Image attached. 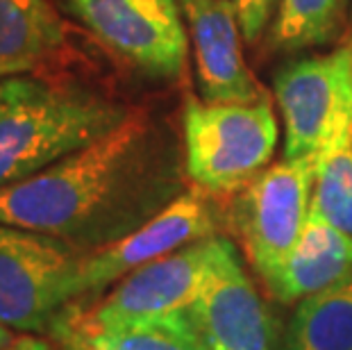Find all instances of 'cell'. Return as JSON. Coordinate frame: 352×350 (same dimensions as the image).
<instances>
[{
    "label": "cell",
    "mask_w": 352,
    "mask_h": 350,
    "mask_svg": "<svg viewBox=\"0 0 352 350\" xmlns=\"http://www.w3.org/2000/svg\"><path fill=\"white\" fill-rule=\"evenodd\" d=\"M189 187L175 135L151 111L132 109L100 139L0 187V223L91 252L134 232Z\"/></svg>",
    "instance_id": "cell-1"
},
{
    "label": "cell",
    "mask_w": 352,
    "mask_h": 350,
    "mask_svg": "<svg viewBox=\"0 0 352 350\" xmlns=\"http://www.w3.org/2000/svg\"><path fill=\"white\" fill-rule=\"evenodd\" d=\"M127 109L98 89L52 73L0 80V187L52 166L125 121Z\"/></svg>",
    "instance_id": "cell-2"
},
{
    "label": "cell",
    "mask_w": 352,
    "mask_h": 350,
    "mask_svg": "<svg viewBox=\"0 0 352 350\" xmlns=\"http://www.w3.org/2000/svg\"><path fill=\"white\" fill-rule=\"evenodd\" d=\"M271 96L254 102H207L184 96L182 153L193 187L212 198H232L271 166L277 148Z\"/></svg>",
    "instance_id": "cell-3"
},
{
    "label": "cell",
    "mask_w": 352,
    "mask_h": 350,
    "mask_svg": "<svg viewBox=\"0 0 352 350\" xmlns=\"http://www.w3.org/2000/svg\"><path fill=\"white\" fill-rule=\"evenodd\" d=\"M82 255L57 237L0 223V323L21 334L50 332L76 300Z\"/></svg>",
    "instance_id": "cell-4"
},
{
    "label": "cell",
    "mask_w": 352,
    "mask_h": 350,
    "mask_svg": "<svg viewBox=\"0 0 352 350\" xmlns=\"http://www.w3.org/2000/svg\"><path fill=\"white\" fill-rule=\"evenodd\" d=\"M316 160H282L230 198L226 226L248 264L268 280L284 264L309 219Z\"/></svg>",
    "instance_id": "cell-5"
},
{
    "label": "cell",
    "mask_w": 352,
    "mask_h": 350,
    "mask_svg": "<svg viewBox=\"0 0 352 350\" xmlns=\"http://www.w3.org/2000/svg\"><path fill=\"white\" fill-rule=\"evenodd\" d=\"M275 100L284 125V160H316L352 132V34L332 53L296 59L277 71Z\"/></svg>",
    "instance_id": "cell-6"
},
{
    "label": "cell",
    "mask_w": 352,
    "mask_h": 350,
    "mask_svg": "<svg viewBox=\"0 0 352 350\" xmlns=\"http://www.w3.org/2000/svg\"><path fill=\"white\" fill-rule=\"evenodd\" d=\"M109 53L155 80L186 66V30L177 0H62Z\"/></svg>",
    "instance_id": "cell-7"
},
{
    "label": "cell",
    "mask_w": 352,
    "mask_h": 350,
    "mask_svg": "<svg viewBox=\"0 0 352 350\" xmlns=\"http://www.w3.org/2000/svg\"><path fill=\"white\" fill-rule=\"evenodd\" d=\"M214 200L216 198L191 184L182 196H177L134 232L98 250L85 252L76 278V300L87 296H94L96 300L139 266L193 241L216 237L226 223V216Z\"/></svg>",
    "instance_id": "cell-8"
},
{
    "label": "cell",
    "mask_w": 352,
    "mask_h": 350,
    "mask_svg": "<svg viewBox=\"0 0 352 350\" xmlns=\"http://www.w3.org/2000/svg\"><path fill=\"white\" fill-rule=\"evenodd\" d=\"M186 318L202 350H275V318L228 237H216L212 266Z\"/></svg>",
    "instance_id": "cell-9"
},
{
    "label": "cell",
    "mask_w": 352,
    "mask_h": 350,
    "mask_svg": "<svg viewBox=\"0 0 352 350\" xmlns=\"http://www.w3.org/2000/svg\"><path fill=\"white\" fill-rule=\"evenodd\" d=\"M216 237L193 241L153 259L127 273L87 307L80 303H71V307L94 323H121L186 311L200 294L212 266Z\"/></svg>",
    "instance_id": "cell-10"
},
{
    "label": "cell",
    "mask_w": 352,
    "mask_h": 350,
    "mask_svg": "<svg viewBox=\"0 0 352 350\" xmlns=\"http://www.w3.org/2000/svg\"><path fill=\"white\" fill-rule=\"evenodd\" d=\"M196 59L200 98L207 102H254L266 91L243 59L241 23L230 0H177Z\"/></svg>",
    "instance_id": "cell-11"
},
{
    "label": "cell",
    "mask_w": 352,
    "mask_h": 350,
    "mask_svg": "<svg viewBox=\"0 0 352 350\" xmlns=\"http://www.w3.org/2000/svg\"><path fill=\"white\" fill-rule=\"evenodd\" d=\"M352 271V237L309 210L296 248L271 278L264 280L275 300L296 305L332 287Z\"/></svg>",
    "instance_id": "cell-12"
},
{
    "label": "cell",
    "mask_w": 352,
    "mask_h": 350,
    "mask_svg": "<svg viewBox=\"0 0 352 350\" xmlns=\"http://www.w3.org/2000/svg\"><path fill=\"white\" fill-rule=\"evenodd\" d=\"M50 334L66 350H202L186 311L121 323H94L66 305Z\"/></svg>",
    "instance_id": "cell-13"
},
{
    "label": "cell",
    "mask_w": 352,
    "mask_h": 350,
    "mask_svg": "<svg viewBox=\"0 0 352 350\" xmlns=\"http://www.w3.org/2000/svg\"><path fill=\"white\" fill-rule=\"evenodd\" d=\"M66 41V23L50 0H0V80L57 62Z\"/></svg>",
    "instance_id": "cell-14"
},
{
    "label": "cell",
    "mask_w": 352,
    "mask_h": 350,
    "mask_svg": "<svg viewBox=\"0 0 352 350\" xmlns=\"http://www.w3.org/2000/svg\"><path fill=\"white\" fill-rule=\"evenodd\" d=\"M280 350H352V271L296 303Z\"/></svg>",
    "instance_id": "cell-15"
},
{
    "label": "cell",
    "mask_w": 352,
    "mask_h": 350,
    "mask_svg": "<svg viewBox=\"0 0 352 350\" xmlns=\"http://www.w3.org/2000/svg\"><path fill=\"white\" fill-rule=\"evenodd\" d=\"M309 210L352 237V132L334 139L318 157Z\"/></svg>",
    "instance_id": "cell-16"
},
{
    "label": "cell",
    "mask_w": 352,
    "mask_h": 350,
    "mask_svg": "<svg viewBox=\"0 0 352 350\" xmlns=\"http://www.w3.org/2000/svg\"><path fill=\"white\" fill-rule=\"evenodd\" d=\"M343 21L341 0H280L273 46L307 50L334 41Z\"/></svg>",
    "instance_id": "cell-17"
},
{
    "label": "cell",
    "mask_w": 352,
    "mask_h": 350,
    "mask_svg": "<svg viewBox=\"0 0 352 350\" xmlns=\"http://www.w3.org/2000/svg\"><path fill=\"white\" fill-rule=\"evenodd\" d=\"M236 10L241 32L248 41H257L271 21L275 0H230Z\"/></svg>",
    "instance_id": "cell-18"
},
{
    "label": "cell",
    "mask_w": 352,
    "mask_h": 350,
    "mask_svg": "<svg viewBox=\"0 0 352 350\" xmlns=\"http://www.w3.org/2000/svg\"><path fill=\"white\" fill-rule=\"evenodd\" d=\"M3 350H52L48 341H43L34 334H19L14 337L10 346H5Z\"/></svg>",
    "instance_id": "cell-19"
},
{
    "label": "cell",
    "mask_w": 352,
    "mask_h": 350,
    "mask_svg": "<svg viewBox=\"0 0 352 350\" xmlns=\"http://www.w3.org/2000/svg\"><path fill=\"white\" fill-rule=\"evenodd\" d=\"M14 337H16V334H14V330H10L7 325L0 323V350H3L5 346H10L12 341H14Z\"/></svg>",
    "instance_id": "cell-20"
}]
</instances>
